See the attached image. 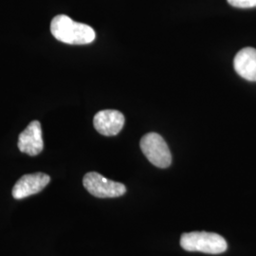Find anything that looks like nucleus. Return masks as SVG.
<instances>
[{
  "label": "nucleus",
  "instance_id": "nucleus-9",
  "mask_svg": "<svg viewBox=\"0 0 256 256\" xmlns=\"http://www.w3.org/2000/svg\"><path fill=\"white\" fill-rule=\"evenodd\" d=\"M230 5L239 9H248L256 7V0H227Z\"/></svg>",
  "mask_w": 256,
  "mask_h": 256
},
{
  "label": "nucleus",
  "instance_id": "nucleus-8",
  "mask_svg": "<svg viewBox=\"0 0 256 256\" xmlns=\"http://www.w3.org/2000/svg\"><path fill=\"white\" fill-rule=\"evenodd\" d=\"M236 74L247 81L256 82V50L244 48L239 50L234 60Z\"/></svg>",
  "mask_w": 256,
  "mask_h": 256
},
{
  "label": "nucleus",
  "instance_id": "nucleus-6",
  "mask_svg": "<svg viewBox=\"0 0 256 256\" xmlns=\"http://www.w3.org/2000/svg\"><path fill=\"white\" fill-rule=\"evenodd\" d=\"M50 182V176L44 173H34L23 176L12 188V196L16 200H23L45 189Z\"/></svg>",
  "mask_w": 256,
  "mask_h": 256
},
{
  "label": "nucleus",
  "instance_id": "nucleus-4",
  "mask_svg": "<svg viewBox=\"0 0 256 256\" xmlns=\"http://www.w3.org/2000/svg\"><path fill=\"white\" fill-rule=\"evenodd\" d=\"M82 184L88 192L100 198H119L126 192V188L122 183L108 180L97 172L84 174Z\"/></svg>",
  "mask_w": 256,
  "mask_h": 256
},
{
  "label": "nucleus",
  "instance_id": "nucleus-1",
  "mask_svg": "<svg viewBox=\"0 0 256 256\" xmlns=\"http://www.w3.org/2000/svg\"><path fill=\"white\" fill-rule=\"evenodd\" d=\"M50 32L58 41L70 45L90 44L96 37L95 30L90 26L75 22L64 14L56 16L52 20Z\"/></svg>",
  "mask_w": 256,
  "mask_h": 256
},
{
  "label": "nucleus",
  "instance_id": "nucleus-2",
  "mask_svg": "<svg viewBox=\"0 0 256 256\" xmlns=\"http://www.w3.org/2000/svg\"><path fill=\"white\" fill-rule=\"evenodd\" d=\"M180 246L187 252H200L209 254H220L226 252L228 248L226 240L221 236L207 232L183 234Z\"/></svg>",
  "mask_w": 256,
  "mask_h": 256
},
{
  "label": "nucleus",
  "instance_id": "nucleus-3",
  "mask_svg": "<svg viewBox=\"0 0 256 256\" xmlns=\"http://www.w3.org/2000/svg\"><path fill=\"white\" fill-rule=\"evenodd\" d=\"M140 149L147 160L158 168H167L172 164V155L164 138L158 133H148L140 140Z\"/></svg>",
  "mask_w": 256,
  "mask_h": 256
},
{
  "label": "nucleus",
  "instance_id": "nucleus-5",
  "mask_svg": "<svg viewBox=\"0 0 256 256\" xmlns=\"http://www.w3.org/2000/svg\"><path fill=\"white\" fill-rule=\"evenodd\" d=\"M18 146L22 153L32 156L39 155L43 151L44 140L40 122L32 120L26 129L20 133Z\"/></svg>",
  "mask_w": 256,
  "mask_h": 256
},
{
  "label": "nucleus",
  "instance_id": "nucleus-7",
  "mask_svg": "<svg viewBox=\"0 0 256 256\" xmlns=\"http://www.w3.org/2000/svg\"><path fill=\"white\" fill-rule=\"evenodd\" d=\"M93 124L102 135L116 136L124 128V116L118 110H102L94 116Z\"/></svg>",
  "mask_w": 256,
  "mask_h": 256
}]
</instances>
